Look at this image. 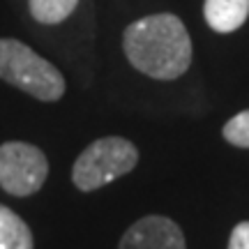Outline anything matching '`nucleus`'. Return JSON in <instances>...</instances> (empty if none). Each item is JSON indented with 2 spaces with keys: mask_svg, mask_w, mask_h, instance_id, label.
<instances>
[{
  "mask_svg": "<svg viewBox=\"0 0 249 249\" xmlns=\"http://www.w3.org/2000/svg\"><path fill=\"white\" fill-rule=\"evenodd\" d=\"M136 161H139V150L127 139L120 136L97 139L76 157L71 180L81 192H92L129 173L136 166Z\"/></svg>",
  "mask_w": 249,
  "mask_h": 249,
  "instance_id": "7ed1b4c3",
  "label": "nucleus"
},
{
  "mask_svg": "<svg viewBox=\"0 0 249 249\" xmlns=\"http://www.w3.org/2000/svg\"><path fill=\"white\" fill-rule=\"evenodd\" d=\"M0 249H33L28 224L5 205H0Z\"/></svg>",
  "mask_w": 249,
  "mask_h": 249,
  "instance_id": "0eeeda50",
  "label": "nucleus"
},
{
  "mask_svg": "<svg viewBox=\"0 0 249 249\" xmlns=\"http://www.w3.org/2000/svg\"><path fill=\"white\" fill-rule=\"evenodd\" d=\"M79 0H30V14L35 21L55 26L76 9Z\"/></svg>",
  "mask_w": 249,
  "mask_h": 249,
  "instance_id": "6e6552de",
  "label": "nucleus"
},
{
  "mask_svg": "<svg viewBox=\"0 0 249 249\" xmlns=\"http://www.w3.org/2000/svg\"><path fill=\"white\" fill-rule=\"evenodd\" d=\"M120 249H185V235L169 217L150 214L129 226Z\"/></svg>",
  "mask_w": 249,
  "mask_h": 249,
  "instance_id": "39448f33",
  "label": "nucleus"
},
{
  "mask_svg": "<svg viewBox=\"0 0 249 249\" xmlns=\"http://www.w3.org/2000/svg\"><path fill=\"white\" fill-rule=\"evenodd\" d=\"M203 14L217 33H233L247 21L249 0H205Z\"/></svg>",
  "mask_w": 249,
  "mask_h": 249,
  "instance_id": "423d86ee",
  "label": "nucleus"
},
{
  "mask_svg": "<svg viewBox=\"0 0 249 249\" xmlns=\"http://www.w3.org/2000/svg\"><path fill=\"white\" fill-rule=\"evenodd\" d=\"M49 161L44 152L21 141L0 145V187L12 196H30L44 185Z\"/></svg>",
  "mask_w": 249,
  "mask_h": 249,
  "instance_id": "20e7f679",
  "label": "nucleus"
},
{
  "mask_svg": "<svg viewBox=\"0 0 249 249\" xmlns=\"http://www.w3.org/2000/svg\"><path fill=\"white\" fill-rule=\"evenodd\" d=\"M0 79L39 102H55L65 95L60 71L18 39H0Z\"/></svg>",
  "mask_w": 249,
  "mask_h": 249,
  "instance_id": "f03ea898",
  "label": "nucleus"
},
{
  "mask_svg": "<svg viewBox=\"0 0 249 249\" xmlns=\"http://www.w3.org/2000/svg\"><path fill=\"white\" fill-rule=\"evenodd\" d=\"M124 55L139 71L160 81H173L189 70L192 39L173 14H152L134 21L123 37Z\"/></svg>",
  "mask_w": 249,
  "mask_h": 249,
  "instance_id": "f257e3e1",
  "label": "nucleus"
},
{
  "mask_svg": "<svg viewBox=\"0 0 249 249\" xmlns=\"http://www.w3.org/2000/svg\"><path fill=\"white\" fill-rule=\"evenodd\" d=\"M229 249H249V222H242L233 229Z\"/></svg>",
  "mask_w": 249,
  "mask_h": 249,
  "instance_id": "9d476101",
  "label": "nucleus"
},
{
  "mask_svg": "<svg viewBox=\"0 0 249 249\" xmlns=\"http://www.w3.org/2000/svg\"><path fill=\"white\" fill-rule=\"evenodd\" d=\"M224 139L231 145L249 148V111H242L238 116H233L224 124Z\"/></svg>",
  "mask_w": 249,
  "mask_h": 249,
  "instance_id": "1a4fd4ad",
  "label": "nucleus"
}]
</instances>
